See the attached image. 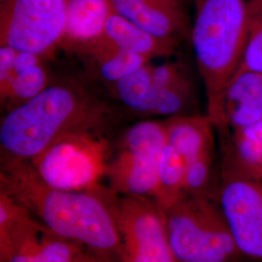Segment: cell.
I'll use <instances>...</instances> for the list:
<instances>
[{"label": "cell", "instance_id": "obj_1", "mask_svg": "<svg viewBox=\"0 0 262 262\" xmlns=\"http://www.w3.org/2000/svg\"><path fill=\"white\" fill-rule=\"evenodd\" d=\"M108 104L77 82H54L41 94L5 113L0 146L7 161L30 162L66 132L105 126Z\"/></svg>", "mask_w": 262, "mask_h": 262}, {"label": "cell", "instance_id": "obj_2", "mask_svg": "<svg viewBox=\"0 0 262 262\" xmlns=\"http://www.w3.org/2000/svg\"><path fill=\"white\" fill-rule=\"evenodd\" d=\"M191 44L207 97V116L214 126L228 130L223 111L225 89L241 66L249 36L245 0H192Z\"/></svg>", "mask_w": 262, "mask_h": 262}, {"label": "cell", "instance_id": "obj_3", "mask_svg": "<svg viewBox=\"0 0 262 262\" xmlns=\"http://www.w3.org/2000/svg\"><path fill=\"white\" fill-rule=\"evenodd\" d=\"M4 184L14 192L28 197L56 236L110 252L121 243L117 220L103 202L90 190H61L48 187L28 162L6 161Z\"/></svg>", "mask_w": 262, "mask_h": 262}, {"label": "cell", "instance_id": "obj_4", "mask_svg": "<svg viewBox=\"0 0 262 262\" xmlns=\"http://www.w3.org/2000/svg\"><path fill=\"white\" fill-rule=\"evenodd\" d=\"M105 126L66 132L37 158L28 162L46 187L61 190H90L108 173L110 144Z\"/></svg>", "mask_w": 262, "mask_h": 262}, {"label": "cell", "instance_id": "obj_5", "mask_svg": "<svg viewBox=\"0 0 262 262\" xmlns=\"http://www.w3.org/2000/svg\"><path fill=\"white\" fill-rule=\"evenodd\" d=\"M171 206L164 224L177 262H227L240 253L222 209L198 197Z\"/></svg>", "mask_w": 262, "mask_h": 262}, {"label": "cell", "instance_id": "obj_6", "mask_svg": "<svg viewBox=\"0 0 262 262\" xmlns=\"http://www.w3.org/2000/svg\"><path fill=\"white\" fill-rule=\"evenodd\" d=\"M67 0H5L0 4V46L42 57L61 47Z\"/></svg>", "mask_w": 262, "mask_h": 262}, {"label": "cell", "instance_id": "obj_7", "mask_svg": "<svg viewBox=\"0 0 262 262\" xmlns=\"http://www.w3.org/2000/svg\"><path fill=\"white\" fill-rule=\"evenodd\" d=\"M166 142L165 121H143L128 127L108 168L115 185L134 196L158 193L159 164Z\"/></svg>", "mask_w": 262, "mask_h": 262}, {"label": "cell", "instance_id": "obj_8", "mask_svg": "<svg viewBox=\"0 0 262 262\" xmlns=\"http://www.w3.org/2000/svg\"><path fill=\"white\" fill-rule=\"evenodd\" d=\"M221 209L240 253L262 260V181L228 172Z\"/></svg>", "mask_w": 262, "mask_h": 262}, {"label": "cell", "instance_id": "obj_9", "mask_svg": "<svg viewBox=\"0 0 262 262\" xmlns=\"http://www.w3.org/2000/svg\"><path fill=\"white\" fill-rule=\"evenodd\" d=\"M53 83L44 57L0 46V104L4 112L32 99Z\"/></svg>", "mask_w": 262, "mask_h": 262}, {"label": "cell", "instance_id": "obj_10", "mask_svg": "<svg viewBox=\"0 0 262 262\" xmlns=\"http://www.w3.org/2000/svg\"><path fill=\"white\" fill-rule=\"evenodd\" d=\"M119 223L126 262H177L169 244L164 219L150 208L133 203Z\"/></svg>", "mask_w": 262, "mask_h": 262}, {"label": "cell", "instance_id": "obj_11", "mask_svg": "<svg viewBox=\"0 0 262 262\" xmlns=\"http://www.w3.org/2000/svg\"><path fill=\"white\" fill-rule=\"evenodd\" d=\"M113 12L111 0H67L66 34L60 48L84 55L102 37Z\"/></svg>", "mask_w": 262, "mask_h": 262}, {"label": "cell", "instance_id": "obj_12", "mask_svg": "<svg viewBox=\"0 0 262 262\" xmlns=\"http://www.w3.org/2000/svg\"><path fill=\"white\" fill-rule=\"evenodd\" d=\"M114 11L156 37L178 42L187 28L186 14L176 13L146 0H111Z\"/></svg>", "mask_w": 262, "mask_h": 262}, {"label": "cell", "instance_id": "obj_13", "mask_svg": "<svg viewBox=\"0 0 262 262\" xmlns=\"http://www.w3.org/2000/svg\"><path fill=\"white\" fill-rule=\"evenodd\" d=\"M102 37L123 51L137 54L148 59L172 56L178 42L156 37L133 25L115 11L108 19Z\"/></svg>", "mask_w": 262, "mask_h": 262}, {"label": "cell", "instance_id": "obj_14", "mask_svg": "<svg viewBox=\"0 0 262 262\" xmlns=\"http://www.w3.org/2000/svg\"><path fill=\"white\" fill-rule=\"evenodd\" d=\"M165 122L167 144L186 159L187 165L212 150L215 126L207 115H182Z\"/></svg>", "mask_w": 262, "mask_h": 262}, {"label": "cell", "instance_id": "obj_15", "mask_svg": "<svg viewBox=\"0 0 262 262\" xmlns=\"http://www.w3.org/2000/svg\"><path fill=\"white\" fill-rule=\"evenodd\" d=\"M82 56L88 58L94 73L108 86L150 62L147 57L113 46L103 37Z\"/></svg>", "mask_w": 262, "mask_h": 262}, {"label": "cell", "instance_id": "obj_16", "mask_svg": "<svg viewBox=\"0 0 262 262\" xmlns=\"http://www.w3.org/2000/svg\"><path fill=\"white\" fill-rule=\"evenodd\" d=\"M149 62L117 83L109 85L113 96L131 112L152 117L155 104L159 95L150 75Z\"/></svg>", "mask_w": 262, "mask_h": 262}, {"label": "cell", "instance_id": "obj_17", "mask_svg": "<svg viewBox=\"0 0 262 262\" xmlns=\"http://www.w3.org/2000/svg\"><path fill=\"white\" fill-rule=\"evenodd\" d=\"M231 143L233 168L229 173L262 181V122L233 129Z\"/></svg>", "mask_w": 262, "mask_h": 262}, {"label": "cell", "instance_id": "obj_18", "mask_svg": "<svg viewBox=\"0 0 262 262\" xmlns=\"http://www.w3.org/2000/svg\"><path fill=\"white\" fill-rule=\"evenodd\" d=\"M187 162L177 150L165 144L159 164V194L170 197L172 203L179 200V195L185 191V180Z\"/></svg>", "mask_w": 262, "mask_h": 262}, {"label": "cell", "instance_id": "obj_19", "mask_svg": "<svg viewBox=\"0 0 262 262\" xmlns=\"http://www.w3.org/2000/svg\"><path fill=\"white\" fill-rule=\"evenodd\" d=\"M261 96L262 74L251 71L235 74L223 96V111L226 125V114L228 111L237 105L257 100Z\"/></svg>", "mask_w": 262, "mask_h": 262}, {"label": "cell", "instance_id": "obj_20", "mask_svg": "<svg viewBox=\"0 0 262 262\" xmlns=\"http://www.w3.org/2000/svg\"><path fill=\"white\" fill-rule=\"evenodd\" d=\"M246 71L262 74V15L250 19L248 41L236 74Z\"/></svg>", "mask_w": 262, "mask_h": 262}, {"label": "cell", "instance_id": "obj_21", "mask_svg": "<svg viewBox=\"0 0 262 262\" xmlns=\"http://www.w3.org/2000/svg\"><path fill=\"white\" fill-rule=\"evenodd\" d=\"M150 75L158 88H172L192 83L186 67L175 61H165L158 66L151 64Z\"/></svg>", "mask_w": 262, "mask_h": 262}, {"label": "cell", "instance_id": "obj_22", "mask_svg": "<svg viewBox=\"0 0 262 262\" xmlns=\"http://www.w3.org/2000/svg\"><path fill=\"white\" fill-rule=\"evenodd\" d=\"M212 165V150H208L200 158L187 165L185 191L192 194L201 192L208 184Z\"/></svg>", "mask_w": 262, "mask_h": 262}, {"label": "cell", "instance_id": "obj_23", "mask_svg": "<svg viewBox=\"0 0 262 262\" xmlns=\"http://www.w3.org/2000/svg\"><path fill=\"white\" fill-rule=\"evenodd\" d=\"M73 251L63 241H52L35 252L34 262H72Z\"/></svg>", "mask_w": 262, "mask_h": 262}, {"label": "cell", "instance_id": "obj_24", "mask_svg": "<svg viewBox=\"0 0 262 262\" xmlns=\"http://www.w3.org/2000/svg\"><path fill=\"white\" fill-rule=\"evenodd\" d=\"M146 1L176 13L185 14L181 0H146Z\"/></svg>", "mask_w": 262, "mask_h": 262}, {"label": "cell", "instance_id": "obj_25", "mask_svg": "<svg viewBox=\"0 0 262 262\" xmlns=\"http://www.w3.org/2000/svg\"><path fill=\"white\" fill-rule=\"evenodd\" d=\"M247 5L249 12V19L262 15V0H248Z\"/></svg>", "mask_w": 262, "mask_h": 262}, {"label": "cell", "instance_id": "obj_26", "mask_svg": "<svg viewBox=\"0 0 262 262\" xmlns=\"http://www.w3.org/2000/svg\"><path fill=\"white\" fill-rule=\"evenodd\" d=\"M35 253H20L11 257L9 262H34Z\"/></svg>", "mask_w": 262, "mask_h": 262}, {"label": "cell", "instance_id": "obj_27", "mask_svg": "<svg viewBox=\"0 0 262 262\" xmlns=\"http://www.w3.org/2000/svg\"><path fill=\"white\" fill-rule=\"evenodd\" d=\"M4 1H5V0H0V3H1V2H4Z\"/></svg>", "mask_w": 262, "mask_h": 262}]
</instances>
